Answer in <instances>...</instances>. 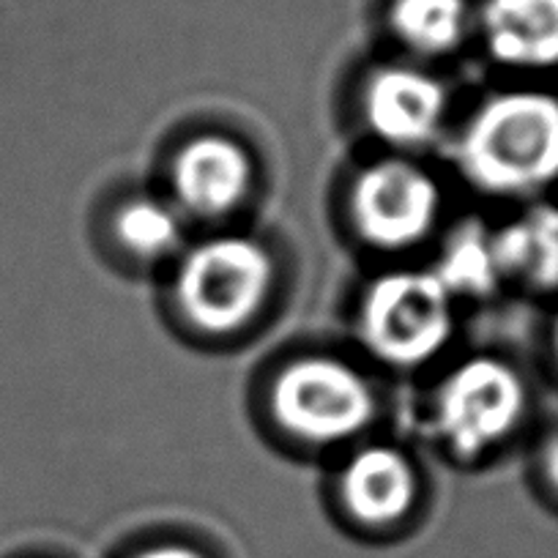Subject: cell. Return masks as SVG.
<instances>
[{
	"label": "cell",
	"instance_id": "cell-13",
	"mask_svg": "<svg viewBox=\"0 0 558 558\" xmlns=\"http://www.w3.org/2000/svg\"><path fill=\"white\" fill-rule=\"evenodd\" d=\"M116 241L140 260H162L184 246V217L159 197H129L112 217Z\"/></svg>",
	"mask_w": 558,
	"mask_h": 558
},
{
	"label": "cell",
	"instance_id": "cell-14",
	"mask_svg": "<svg viewBox=\"0 0 558 558\" xmlns=\"http://www.w3.org/2000/svg\"><path fill=\"white\" fill-rule=\"evenodd\" d=\"M433 274L441 279L454 302L458 299H485L496 293V288L504 282L496 252H493V239L482 228H465L452 235Z\"/></svg>",
	"mask_w": 558,
	"mask_h": 558
},
{
	"label": "cell",
	"instance_id": "cell-5",
	"mask_svg": "<svg viewBox=\"0 0 558 558\" xmlns=\"http://www.w3.org/2000/svg\"><path fill=\"white\" fill-rule=\"evenodd\" d=\"M525 402V384L512 364L496 356H471L438 384L430 427L452 458L474 463L518 430Z\"/></svg>",
	"mask_w": 558,
	"mask_h": 558
},
{
	"label": "cell",
	"instance_id": "cell-10",
	"mask_svg": "<svg viewBox=\"0 0 558 558\" xmlns=\"http://www.w3.org/2000/svg\"><path fill=\"white\" fill-rule=\"evenodd\" d=\"M482 36L504 66H558V0H487Z\"/></svg>",
	"mask_w": 558,
	"mask_h": 558
},
{
	"label": "cell",
	"instance_id": "cell-8",
	"mask_svg": "<svg viewBox=\"0 0 558 558\" xmlns=\"http://www.w3.org/2000/svg\"><path fill=\"white\" fill-rule=\"evenodd\" d=\"M255 186V162L239 140L219 132L195 134L170 162L173 206L197 219L239 211Z\"/></svg>",
	"mask_w": 558,
	"mask_h": 558
},
{
	"label": "cell",
	"instance_id": "cell-7",
	"mask_svg": "<svg viewBox=\"0 0 558 558\" xmlns=\"http://www.w3.org/2000/svg\"><path fill=\"white\" fill-rule=\"evenodd\" d=\"M447 116V88L441 80L418 66H380L362 88L364 126L395 151H418L436 143Z\"/></svg>",
	"mask_w": 558,
	"mask_h": 558
},
{
	"label": "cell",
	"instance_id": "cell-12",
	"mask_svg": "<svg viewBox=\"0 0 558 558\" xmlns=\"http://www.w3.org/2000/svg\"><path fill=\"white\" fill-rule=\"evenodd\" d=\"M389 25L416 56L436 58L458 50L469 31L465 0H395Z\"/></svg>",
	"mask_w": 558,
	"mask_h": 558
},
{
	"label": "cell",
	"instance_id": "cell-1",
	"mask_svg": "<svg viewBox=\"0 0 558 558\" xmlns=\"http://www.w3.org/2000/svg\"><path fill=\"white\" fill-rule=\"evenodd\" d=\"M454 159L474 190L525 197L558 181V99L545 90H501L471 112Z\"/></svg>",
	"mask_w": 558,
	"mask_h": 558
},
{
	"label": "cell",
	"instance_id": "cell-17",
	"mask_svg": "<svg viewBox=\"0 0 558 558\" xmlns=\"http://www.w3.org/2000/svg\"><path fill=\"white\" fill-rule=\"evenodd\" d=\"M553 348H556V359H558V324H556V331H553Z\"/></svg>",
	"mask_w": 558,
	"mask_h": 558
},
{
	"label": "cell",
	"instance_id": "cell-6",
	"mask_svg": "<svg viewBox=\"0 0 558 558\" xmlns=\"http://www.w3.org/2000/svg\"><path fill=\"white\" fill-rule=\"evenodd\" d=\"M444 211L441 184L405 157L367 165L348 192V214L362 244L378 252H408L425 244Z\"/></svg>",
	"mask_w": 558,
	"mask_h": 558
},
{
	"label": "cell",
	"instance_id": "cell-16",
	"mask_svg": "<svg viewBox=\"0 0 558 558\" xmlns=\"http://www.w3.org/2000/svg\"><path fill=\"white\" fill-rule=\"evenodd\" d=\"M545 474H547V482H550L553 490L558 493V438L550 444V447H547V452H545Z\"/></svg>",
	"mask_w": 558,
	"mask_h": 558
},
{
	"label": "cell",
	"instance_id": "cell-15",
	"mask_svg": "<svg viewBox=\"0 0 558 558\" xmlns=\"http://www.w3.org/2000/svg\"><path fill=\"white\" fill-rule=\"evenodd\" d=\"M126 558H211V556H208L203 547L190 545V542L168 539V542H151V545L140 547V550H134L132 556Z\"/></svg>",
	"mask_w": 558,
	"mask_h": 558
},
{
	"label": "cell",
	"instance_id": "cell-9",
	"mask_svg": "<svg viewBox=\"0 0 558 558\" xmlns=\"http://www.w3.org/2000/svg\"><path fill=\"white\" fill-rule=\"evenodd\" d=\"M342 509L364 529H391L411 518L418 501L413 460L389 444L356 449L337 476Z\"/></svg>",
	"mask_w": 558,
	"mask_h": 558
},
{
	"label": "cell",
	"instance_id": "cell-2",
	"mask_svg": "<svg viewBox=\"0 0 558 558\" xmlns=\"http://www.w3.org/2000/svg\"><path fill=\"white\" fill-rule=\"evenodd\" d=\"M277 288V260L244 233L211 235L181 252L173 299L195 331L228 337L255 324Z\"/></svg>",
	"mask_w": 558,
	"mask_h": 558
},
{
	"label": "cell",
	"instance_id": "cell-11",
	"mask_svg": "<svg viewBox=\"0 0 558 558\" xmlns=\"http://www.w3.org/2000/svg\"><path fill=\"white\" fill-rule=\"evenodd\" d=\"M504 282L558 291V208L536 206L490 233Z\"/></svg>",
	"mask_w": 558,
	"mask_h": 558
},
{
	"label": "cell",
	"instance_id": "cell-4",
	"mask_svg": "<svg viewBox=\"0 0 558 558\" xmlns=\"http://www.w3.org/2000/svg\"><path fill=\"white\" fill-rule=\"evenodd\" d=\"M274 425L307 447H340L378 418V395L351 362L310 353L288 362L268 389Z\"/></svg>",
	"mask_w": 558,
	"mask_h": 558
},
{
	"label": "cell",
	"instance_id": "cell-3",
	"mask_svg": "<svg viewBox=\"0 0 558 558\" xmlns=\"http://www.w3.org/2000/svg\"><path fill=\"white\" fill-rule=\"evenodd\" d=\"M454 304L433 268H395L364 291L356 315L359 340L386 367H425L452 342Z\"/></svg>",
	"mask_w": 558,
	"mask_h": 558
}]
</instances>
